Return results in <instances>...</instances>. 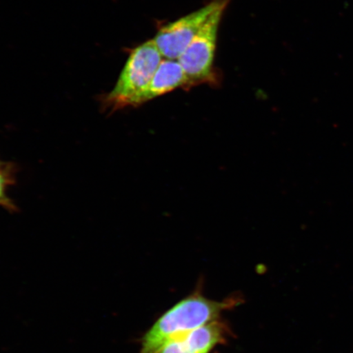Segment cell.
I'll return each instance as SVG.
<instances>
[{
	"mask_svg": "<svg viewBox=\"0 0 353 353\" xmlns=\"http://www.w3.org/2000/svg\"><path fill=\"white\" fill-rule=\"evenodd\" d=\"M241 301L237 296L217 301L196 290L159 317L141 339L139 353H154L170 339L219 320L223 312L240 305Z\"/></svg>",
	"mask_w": 353,
	"mask_h": 353,
	"instance_id": "6da1fadb",
	"label": "cell"
},
{
	"mask_svg": "<svg viewBox=\"0 0 353 353\" xmlns=\"http://www.w3.org/2000/svg\"><path fill=\"white\" fill-rule=\"evenodd\" d=\"M162 60L153 39L131 50L113 90L100 97L101 108L112 113L132 108L135 99L149 85Z\"/></svg>",
	"mask_w": 353,
	"mask_h": 353,
	"instance_id": "7a4b0ae2",
	"label": "cell"
},
{
	"mask_svg": "<svg viewBox=\"0 0 353 353\" xmlns=\"http://www.w3.org/2000/svg\"><path fill=\"white\" fill-rule=\"evenodd\" d=\"M228 2L229 0H223L178 60L186 74L189 87L216 81L214 61L218 32Z\"/></svg>",
	"mask_w": 353,
	"mask_h": 353,
	"instance_id": "3957f363",
	"label": "cell"
},
{
	"mask_svg": "<svg viewBox=\"0 0 353 353\" xmlns=\"http://www.w3.org/2000/svg\"><path fill=\"white\" fill-rule=\"evenodd\" d=\"M223 0H213L200 10L189 13L159 29L153 39L163 59L179 60L201 26Z\"/></svg>",
	"mask_w": 353,
	"mask_h": 353,
	"instance_id": "277c9868",
	"label": "cell"
},
{
	"mask_svg": "<svg viewBox=\"0 0 353 353\" xmlns=\"http://www.w3.org/2000/svg\"><path fill=\"white\" fill-rule=\"evenodd\" d=\"M230 334L228 324L217 320L170 339L154 353H210Z\"/></svg>",
	"mask_w": 353,
	"mask_h": 353,
	"instance_id": "5b68a950",
	"label": "cell"
},
{
	"mask_svg": "<svg viewBox=\"0 0 353 353\" xmlns=\"http://www.w3.org/2000/svg\"><path fill=\"white\" fill-rule=\"evenodd\" d=\"M189 87L188 79L178 60L163 59L147 88L135 99L132 107L165 95L179 88Z\"/></svg>",
	"mask_w": 353,
	"mask_h": 353,
	"instance_id": "8992f818",
	"label": "cell"
},
{
	"mask_svg": "<svg viewBox=\"0 0 353 353\" xmlns=\"http://www.w3.org/2000/svg\"><path fill=\"white\" fill-rule=\"evenodd\" d=\"M14 165L10 164L4 169L0 170V206L8 211L17 210L14 203L8 197L7 191L8 187L15 182Z\"/></svg>",
	"mask_w": 353,
	"mask_h": 353,
	"instance_id": "52a82bcc",
	"label": "cell"
},
{
	"mask_svg": "<svg viewBox=\"0 0 353 353\" xmlns=\"http://www.w3.org/2000/svg\"><path fill=\"white\" fill-rule=\"evenodd\" d=\"M8 165H10L8 163L0 161V170L4 169V168L7 167Z\"/></svg>",
	"mask_w": 353,
	"mask_h": 353,
	"instance_id": "ba28073f",
	"label": "cell"
}]
</instances>
